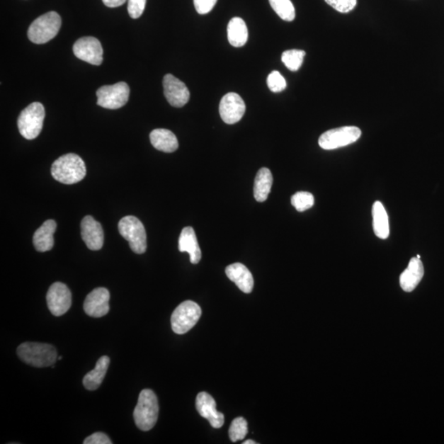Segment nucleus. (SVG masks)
Masks as SVG:
<instances>
[{
  "mask_svg": "<svg viewBox=\"0 0 444 444\" xmlns=\"http://www.w3.org/2000/svg\"><path fill=\"white\" fill-rule=\"evenodd\" d=\"M273 178L272 172L268 168H262L255 178L254 195L259 203L266 201L273 186Z\"/></svg>",
  "mask_w": 444,
  "mask_h": 444,
  "instance_id": "obj_25",
  "label": "nucleus"
},
{
  "mask_svg": "<svg viewBox=\"0 0 444 444\" xmlns=\"http://www.w3.org/2000/svg\"><path fill=\"white\" fill-rule=\"evenodd\" d=\"M305 52L301 50H289L282 55V60L285 67L290 71H297L302 66Z\"/></svg>",
  "mask_w": 444,
  "mask_h": 444,
  "instance_id": "obj_27",
  "label": "nucleus"
},
{
  "mask_svg": "<svg viewBox=\"0 0 444 444\" xmlns=\"http://www.w3.org/2000/svg\"><path fill=\"white\" fill-rule=\"evenodd\" d=\"M109 290L99 288L93 290L84 301V308L85 313L91 317L101 318L109 313L110 311Z\"/></svg>",
  "mask_w": 444,
  "mask_h": 444,
  "instance_id": "obj_14",
  "label": "nucleus"
},
{
  "mask_svg": "<svg viewBox=\"0 0 444 444\" xmlns=\"http://www.w3.org/2000/svg\"><path fill=\"white\" fill-rule=\"evenodd\" d=\"M58 360H62V357L59 356V357H58Z\"/></svg>",
  "mask_w": 444,
  "mask_h": 444,
  "instance_id": "obj_37",
  "label": "nucleus"
},
{
  "mask_svg": "<svg viewBox=\"0 0 444 444\" xmlns=\"http://www.w3.org/2000/svg\"><path fill=\"white\" fill-rule=\"evenodd\" d=\"M81 239L91 250H100L104 244L101 224L91 216H86L81 223Z\"/></svg>",
  "mask_w": 444,
  "mask_h": 444,
  "instance_id": "obj_16",
  "label": "nucleus"
},
{
  "mask_svg": "<svg viewBox=\"0 0 444 444\" xmlns=\"http://www.w3.org/2000/svg\"><path fill=\"white\" fill-rule=\"evenodd\" d=\"M110 365V358L104 355L101 357L93 370L86 374L84 377V385L86 389L94 391L98 389L105 379L107 370Z\"/></svg>",
  "mask_w": 444,
  "mask_h": 444,
  "instance_id": "obj_23",
  "label": "nucleus"
},
{
  "mask_svg": "<svg viewBox=\"0 0 444 444\" xmlns=\"http://www.w3.org/2000/svg\"><path fill=\"white\" fill-rule=\"evenodd\" d=\"M246 106L241 96L234 93L224 95L219 106V112L224 123H238L246 113Z\"/></svg>",
  "mask_w": 444,
  "mask_h": 444,
  "instance_id": "obj_12",
  "label": "nucleus"
},
{
  "mask_svg": "<svg viewBox=\"0 0 444 444\" xmlns=\"http://www.w3.org/2000/svg\"><path fill=\"white\" fill-rule=\"evenodd\" d=\"M147 0H127V12L132 18L137 19L144 12Z\"/></svg>",
  "mask_w": 444,
  "mask_h": 444,
  "instance_id": "obj_32",
  "label": "nucleus"
},
{
  "mask_svg": "<svg viewBox=\"0 0 444 444\" xmlns=\"http://www.w3.org/2000/svg\"><path fill=\"white\" fill-rule=\"evenodd\" d=\"M248 433V423L243 417H237L229 426V436L232 442L243 440Z\"/></svg>",
  "mask_w": 444,
  "mask_h": 444,
  "instance_id": "obj_28",
  "label": "nucleus"
},
{
  "mask_svg": "<svg viewBox=\"0 0 444 444\" xmlns=\"http://www.w3.org/2000/svg\"><path fill=\"white\" fill-rule=\"evenodd\" d=\"M292 204L298 212H304L314 206V198L309 192H298L292 196Z\"/></svg>",
  "mask_w": 444,
  "mask_h": 444,
  "instance_id": "obj_29",
  "label": "nucleus"
},
{
  "mask_svg": "<svg viewBox=\"0 0 444 444\" xmlns=\"http://www.w3.org/2000/svg\"><path fill=\"white\" fill-rule=\"evenodd\" d=\"M47 300L51 314L62 316L68 312L72 304V295L67 285L55 283L48 290Z\"/></svg>",
  "mask_w": 444,
  "mask_h": 444,
  "instance_id": "obj_11",
  "label": "nucleus"
},
{
  "mask_svg": "<svg viewBox=\"0 0 444 444\" xmlns=\"http://www.w3.org/2000/svg\"><path fill=\"white\" fill-rule=\"evenodd\" d=\"M119 232L127 242L132 251L144 254L147 249V234L144 224L134 216L122 218L119 222Z\"/></svg>",
  "mask_w": 444,
  "mask_h": 444,
  "instance_id": "obj_7",
  "label": "nucleus"
},
{
  "mask_svg": "<svg viewBox=\"0 0 444 444\" xmlns=\"http://www.w3.org/2000/svg\"><path fill=\"white\" fill-rule=\"evenodd\" d=\"M425 270L420 258H412L407 268L400 275L401 288L406 292H411L419 285Z\"/></svg>",
  "mask_w": 444,
  "mask_h": 444,
  "instance_id": "obj_18",
  "label": "nucleus"
},
{
  "mask_svg": "<svg viewBox=\"0 0 444 444\" xmlns=\"http://www.w3.org/2000/svg\"><path fill=\"white\" fill-rule=\"evenodd\" d=\"M268 86L270 90L273 93H280L287 88V81L283 78V76L280 74L278 71H273L268 76L267 79Z\"/></svg>",
  "mask_w": 444,
  "mask_h": 444,
  "instance_id": "obj_30",
  "label": "nucleus"
},
{
  "mask_svg": "<svg viewBox=\"0 0 444 444\" xmlns=\"http://www.w3.org/2000/svg\"><path fill=\"white\" fill-rule=\"evenodd\" d=\"M270 5L278 16L287 22L295 18V9L290 0H269Z\"/></svg>",
  "mask_w": 444,
  "mask_h": 444,
  "instance_id": "obj_26",
  "label": "nucleus"
},
{
  "mask_svg": "<svg viewBox=\"0 0 444 444\" xmlns=\"http://www.w3.org/2000/svg\"><path fill=\"white\" fill-rule=\"evenodd\" d=\"M178 249L180 251L190 254V262L197 264L200 262L202 252L198 243L195 229L190 227L183 229L180 239H178Z\"/></svg>",
  "mask_w": 444,
  "mask_h": 444,
  "instance_id": "obj_19",
  "label": "nucleus"
},
{
  "mask_svg": "<svg viewBox=\"0 0 444 444\" xmlns=\"http://www.w3.org/2000/svg\"><path fill=\"white\" fill-rule=\"evenodd\" d=\"M130 93V86L125 81L101 86L96 91L98 105L106 109H120L129 101Z\"/></svg>",
  "mask_w": 444,
  "mask_h": 444,
  "instance_id": "obj_9",
  "label": "nucleus"
},
{
  "mask_svg": "<svg viewBox=\"0 0 444 444\" xmlns=\"http://www.w3.org/2000/svg\"><path fill=\"white\" fill-rule=\"evenodd\" d=\"M56 227L57 224L54 220H48L37 229L34 234L33 244L38 251L47 252L52 249Z\"/></svg>",
  "mask_w": 444,
  "mask_h": 444,
  "instance_id": "obj_20",
  "label": "nucleus"
},
{
  "mask_svg": "<svg viewBox=\"0 0 444 444\" xmlns=\"http://www.w3.org/2000/svg\"><path fill=\"white\" fill-rule=\"evenodd\" d=\"M84 444H111L108 436L104 433H95L93 435L86 438Z\"/></svg>",
  "mask_w": 444,
  "mask_h": 444,
  "instance_id": "obj_34",
  "label": "nucleus"
},
{
  "mask_svg": "<svg viewBox=\"0 0 444 444\" xmlns=\"http://www.w3.org/2000/svg\"><path fill=\"white\" fill-rule=\"evenodd\" d=\"M86 173L84 161L74 153L61 156L51 166V175L55 180L64 185H74L83 181Z\"/></svg>",
  "mask_w": 444,
  "mask_h": 444,
  "instance_id": "obj_1",
  "label": "nucleus"
},
{
  "mask_svg": "<svg viewBox=\"0 0 444 444\" xmlns=\"http://www.w3.org/2000/svg\"><path fill=\"white\" fill-rule=\"evenodd\" d=\"M202 315L200 306L191 300L181 303L173 311L171 316V326L173 333L186 334L195 326Z\"/></svg>",
  "mask_w": 444,
  "mask_h": 444,
  "instance_id": "obj_6",
  "label": "nucleus"
},
{
  "mask_svg": "<svg viewBox=\"0 0 444 444\" xmlns=\"http://www.w3.org/2000/svg\"><path fill=\"white\" fill-rule=\"evenodd\" d=\"M45 111L40 102H33L25 108L18 119L20 134L25 140H33L38 137L42 130Z\"/></svg>",
  "mask_w": 444,
  "mask_h": 444,
  "instance_id": "obj_5",
  "label": "nucleus"
},
{
  "mask_svg": "<svg viewBox=\"0 0 444 444\" xmlns=\"http://www.w3.org/2000/svg\"><path fill=\"white\" fill-rule=\"evenodd\" d=\"M217 2V0H193L195 9L199 14L210 13Z\"/></svg>",
  "mask_w": 444,
  "mask_h": 444,
  "instance_id": "obj_33",
  "label": "nucleus"
},
{
  "mask_svg": "<svg viewBox=\"0 0 444 444\" xmlns=\"http://www.w3.org/2000/svg\"><path fill=\"white\" fill-rule=\"evenodd\" d=\"M372 228L377 237L386 239L389 237V216L386 209L380 201H377L372 205Z\"/></svg>",
  "mask_w": 444,
  "mask_h": 444,
  "instance_id": "obj_22",
  "label": "nucleus"
},
{
  "mask_svg": "<svg viewBox=\"0 0 444 444\" xmlns=\"http://www.w3.org/2000/svg\"><path fill=\"white\" fill-rule=\"evenodd\" d=\"M196 408L199 414L210 423L215 428H222L224 417L222 413L217 411V404L214 398L207 392H202L196 398Z\"/></svg>",
  "mask_w": 444,
  "mask_h": 444,
  "instance_id": "obj_15",
  "label": "nucleus"
},
{
  "mask_svg": "<svg viewBox=\"0 0 444 444\" xmlns=\"http://www.w3.org/2000/svg\"><path fill=\"white\" fill-rule=\"evenodd\" d=\"M158 414L159 405L155 392L150 389L142 390L134 411L136 426L142 431L152 430L156 423Z\"/></svg>",
  "mask_w": 444,
  "mask_h": 444,
  "instance_id": "obj_3",
  "label": "nucleus"
},
{
  "mask_svg": "<svg viewBox=\"0 0 444 444\" xmlns=\"http://www.w3.org/2000/svg\"><path fill=\"white\" fill-rule=\"evenodd\" d=\"M127 1V0H102L106 6L109 8H117L121 6Z\"/></svg>",
  "mask_w": 444,
  "mask_h": 444,
  "instance_id": "obj_35",
  "label": "nucleus"
},
{
  "mask_svg": "<svg viewBox=\"0 0 444 444\" xmlns=\"http://www.w3.org/2000/svg\"><path fill=\"white\" fill-rule=\"evenodd\" d=\"M151 144L156 150L166 153L176 152L178 147L177 137L170 130L157 129L150 134Z\"/></svg>",
  "mask_w": 444,
  "mask_h": 444,
  "instance_id": "obj_21",
  "label": "nucleus"
},
{
  "mask_svg": "<svg viewBox=\"0 0 444 444\" xmlns=\"http://www.w3.org/2000/svg\"><path fill=\"white\" fill-rule=\"evenodd\" d=\"M76 58L93 65L103 62V48L98 39L93 37L81 38L76 40L73 47Z\"/></svg>",
  "mask_w": 444,
  "mask_h": 444,
  "instance_id": "obj_10",
  "label": "nucleus"
},
{
  "mask_svg": "<svg viewBox=\"0 0 444 444\" xmlns=\"http://www.w3.org/2000/svg\"><path fill=\"white\" fill-rule=\"evenodd\" d=\"M243 444H257V443L254 440H249L246 442H244Z\"/></svg>",
  "mask_w": 444,
  "mask_h": 444,
  "instance_id": "obj_36",
  "label": "nucleus"
},
{
  "mask_svg": "<svg viewBox=\"0 0 444 444\" xmlns=\"http://www.w3.org/2000/svg\"><path fill=\"white\" fill-rule=\"evenodd\" d=\"M416 258H421L420 255H417V257H416Z\"/></svg>",
  "mask_w": 444,
  "mask_h": 444,
  "instance_id": "obj_38",
  "label": "nucleus"
},
{
  "mask_svg": "<svg viewBox=\"0 0 444 444\" xmlns=\"http://www.w3.org/2000/svg\"><path fill=\"white\" fill-rule=\"evenodd\" d=\"M227 35L229 42L232 47H244L249 38L246 23L241 18H233L228 24Z\"/></svg>",
  "mask_w": 444,
  "mask_h": 444,
  "instance_id": "obj_24",
  "label": "nucleus"
},
{
  "mask_svg": "<svg viewBox=\"0 0 444 444\" xmlns=\"http://www.w3.org/2000/svg\"><path fill=\"white\" fill-rule=\"evenodd\" d=\"M164 94L170 105L177 108L185 106L190 98V93L182 81L172 74H166L163 79Z\"/></svg>",
  "mask_w": 444,
  "mask_h": 444,
  "instance_id": "obj_13",
  "label": "nucleus"
},
{
  "mask_svg": "<svg viewBox=\"0 0 444 444\" xmlns=\"http://www.w3.org/2000/svg\"><path fill=\"white\" fill-rule=\"evenodd\" d=\"M17 353L24 363L38 368L53 366L58 360L55 347L45 343H23L18 346Z\"/></svg>",
  "mask_w": 444,
  "mask_h": 444,
  "instance_id": "obj_2",
  "label": "nucleus"
},
{
  "mask_svg": "<svg viewBox=\"0 0 444 444\" xmlns=\"http://www.w3.org/2000/svg\"><path fill=\"white\" fill-rule=\"evenodd\" d=\"M361 130L355 126L338 127L324 132L319 140L320 147L324 150H334L354 144L360 139Z\"/></svg>",
  "mask_w": 444,
  "mask_h": 444,
  "instance_id": "obj_8",
  "label": "nucleus"
},
{
  "mask_svg": "<svg viewBox=\"0 0 444 444\" xmlns=\"http://www.w3.org/2000/svg\"><path fill=\"white\" fill-rule=\"evenodd\" d=\"M62 24L58 13L51 11L42 15L30 24L28 37L35 44H45L57 35Z\"/></svg>",
  "mask_w": 444,
  "mask_h": 444,
  "instance_id": "obj_4",
  "label": "nucleus"
},
{
  "mask_svg": "<svg viewBox=\"0 0 444 444\" xmlns=\"http://www.w3.org/2000/svg\"><path fill=\"white\" fill-rule=\"evenodd\" d=\"M226 273L241 292L246 294L252 292L254 285L253 275L244 264L236 263L229 265Z\"/></svg>",
  "mask_w": 444,
  "mask_h": 444,
  "instance_id": "obj_17",
  "label": "nucleus"
},
{
  "mask_svg": "<svg viewBox=\"0 0 444 444\" xmlns=\"http://www.w3.org/2000/svg\"><path fill=\"white\" fill-rule=\"evenodd\" d=\"M324 1L341 13L351 12L357 4V0H324Z\"/></svg>",
  "mask_w": 444,
  "mask_h": 444,
  "instance_id": "obj_31",
  "label": "nucleus"
}]
</instances>
